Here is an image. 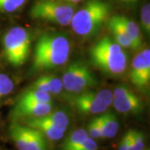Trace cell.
<instances>
[{
	"label": "cell",
	"instance_id": "6da1fadb",
	"mask_svg": "<svg viewBox=\"0 0 150 150\" xmlns=\"http://www.w3.org/2000/svg\"><path fill=\"white\" fill-rule=\"evenodd\" d=\"M69 39L60 33H45L38 38L34 47L31 70L44 72L65 64L70 56Z\"/></svg>",
	"mask_w": 150,
	"mask_h": 150
},
{
	"label": "cell",
	"instance_id": "7a4b0ae2",
	"mask_svg": "<svg viewBox=\"0 0 150 150\" xmlns=\"http://www.w3.org/2000/svg\"><path fill=\"white\" fill-rule=\"evenodd\" d=\"M91 62L108 74L120 75L126 70L128 55L122 46L109 37L97 41L90 49Z\"/></svg>",
	"mask_w": 150,
	"mask_h": 150
},
{
	"label": "cell",
	"instance_id": "3957f363",
	"mask_svg": "<svg viewBox=\"0 0 150 150\" xmlns=\"http://www.w3.org/2000/svg\"><path fill=\"white\" fill-rule=\"evenodd\" d=\"M110 6L103 0H88L75 12L70 21L72 29L79 36H93L108 20Z\"/></svg>",
	"mask_w": 150,
	"mask_h": 150
},
{
	"label": "cell",
	"instance_id": "277c9868",
	"mask_svg": "<svg viewBox=\"0 0 150 150\" xmlns=\"http://www.w3.org/2000/svg\"><path fill=\"white\" fill-rule=\"evenodd\" d=\"M3 49L6 61L13 67H20L28 59L31 49V35L22 27H13L3 39Z\"/></svg>",
	"mask_w": 150,
	"mask_h": 150
},
{
	"label": "cell",
	"instance_id": "5b68a950",
	"mask_svg": "<svg viewBox=\"0 0 150 150\" xmlns=\"http://www.w3.org/2000/svg\"><path fill=\"white\" fill-rule=\"evenodd\" d=\"M75 13L74 6L56 0H37L30 9L33 19L67 26Z\"/></svg>",
	"mask_w": 150,
	"mask_h": 150
},
{
	"label": "cell",
	"instance_id": "8992f818",
	"mask_svg": "<svg viewBox=\"0 0 150 150\" xmlns=\"http://www.w3.org/2000/svg\"><path fill=\"white\" fill-rule=\"evenodd\" d=\"M112 92L109 89L99 91L86 90L74 93L69 99V103L82 115H96L106 112L112 104Z\"/></svg>",
	"mask_w": 150,
	"mask_h": 150
},
{
	"label": "cell",
	"instance_id": "52a82bcc",
	"mask_svg": "<svg viewBox=\"0 0 150 150\" xmlns=\"http://www.w3.org/2000/svg\"><path fill=\"white\" fill-rule=\"evenodd\" d=\"M64 89L71 93H79L98 85V81L88 65L81 61L71 63L62 76Z\"/></svg>",
	"mask_w": 150,
	"mask_h": 150
},
{
	"label": "cell",
	"instance_id": "ba28073f",
	"mask_svg": "<svg viewBox=\"0 0 150 150\" xmlns=\"http://www.w3.org/2000/svg\"><path fill=\"white\" fill-rule=\"evenodd\" d=\"M9 136L18 150H50L48 139L40 131L18 122L10 125Z\"/></svg>",
	"mask_w": 150,
	"mask_h": 150
},
{
	"label": "cell",
	"instance_id": "9c48e42d",
	"mask_svg": "<svg viewBox=\"0 0 150 150\" xmlns=\"http://www.w3.org/2000/svg\"><path fill=\"white\" fill-rule=\"evenodd\" d=\"M129 79L141 92L149 90L150 84V49L145 48L137 54L132 61Z\"/></svg>",
	"mask_w": 150,
	"mask_h": 150
},
{
	"label": "cell",
	"instance_id": "30bf717a",
	"mask_svg": "<svg viewBox=\"0 0 150 150\" xmlns=\"http://www.w3.org/2000/svg\"><path fill=\"white\" fill-rule=\"evenodd\" d=\"M112 104L121 113H139L144 108L142 100L129 88L125 85L118 86L112 93Z\"/></svg>",
	"mask_w": 150,
	"mask_h": 150
},
{
	"label": "cell",
	"instance_id": "8fae6325",
	"mask_svg": "<svg viewBox=\"0 0 150 150\" xmlns=\"http://www.w3.org/2000/svg\"><path fill=\"white\" fill-rule=\"evenodd\" d=\"M53 110V103H16L13 107L11 118L13 122L18 121L23 118H31L42 117Z\"/></svg>",
	"mask_w": 150,
	"mask_h": 150
},
{
	"label": "cell",
	"instance_id": "7c38bea8",
	"mask_svg": "<svg viewBox=\"0 0 150 150\" xmlns=\"http://www.w3.org/2000/svg\"><path fill=\"white\" fill-rule=\"evenodd\" d=\"M21 123L40 131L48 139V140L51 141L62 139L66 132L51 123L43 121L40 118H23L21 119Z\"/></svg>",
	"mask_w": 150,
	"mask_h": 150
},
{
	"label": "cell",
	"instance_id": "4fadbf2b",
	"mask_svg": "<svg viewBox=\"0 0 150 150\" xmlns=\"http://www.w3.org/2000/svg\"><path fill=\"white\" fill-rule=\"evenodd\" d=\"M30 88L46 92L49 94H59L63 91L62 80L54 75H43L34 81Z\"/></svg>",
	"mask_w": 150,
	"mask_h": 150
},
{
	"label": "cell",
	"instance_id": "5bb4252c",
	"mask_svg": "<svg viewBox=\"0 0 150 150\" xmlns=\"http://www.w3.org/2000/svg\"><path fill=\"white\" fill-rule=\"evenodd\" d=\"M108 26L111 31L113 37L115 38V42L118 43L120 46L124 48H132L136 49L134 43L129 38L124 28L118 22L117 17L112 16L108 20Z\"/></svg>",
	"mask_w": 150,
	"mask_h": 150
},
{
	"label": "cell",
	"instance_id": "9a60e30c",
	"mask_svg": "<svg viewBox=\"0 0 150 150\" xmlns=\"http://www.w3.org/2000/svg\"><path fill=\"white\" fill-rule=\"evenodd\" d=\"M102 139H112L118 134L119 129L118 118L112 112H104L99 115Z\"/></svg>",
	"mask_w": 150,
	"mask_h": 150
},
{
	"label": "cell",
	"instance_id": "2e32d148",
	"mask_svg": "<svg viewBox=\"0 0 150 150\" xmlns=\"http://www.w3.org/2000/svg\"><path fill=\"white\" fill-rule=\"evenodd\" d=\"M88 137L86 129L82 128L75 129L66 137L60 147V150H78Z\"/></svg>",
	"mask_w": 150,
	"mask_h": 150
},
{
	"label": "cell",
	"instance_id": "e0dca14e",
	"mask_svg": "<svg viewBox=\"0 0 150 150\" xmlns=\"http://www.w3.org/2000/svg\"><path fill=\"white\" fill-rule=\"evenodd\" d=\"M116 17L118 22L122 24V26L124 28L127 33L129 34V38H131L133 43H134L136 49L140 48L142 45V36H141L139 27L138 26V24L126 17L119 16V15H117Z\"/></svg>",
	"mask_w": 150,
	"mask_h": 150
},
{
	"label": "cell",
	"instance_id": "ac0fdd59",
	"mask_svg": "<svg viewBox=\"0 0 150 150\" xmlns=\"http://www.w3.org/2000/svg\"><path fill=\"white\" fill-rule=\"evenodd\" d=\"M51 101V94L42 90L29 88L22 94L17 103H50Z\"/></svg>",
	"mask_w": 150,
	"mask_h": 150
},
{
	"label": "cell",
	"instance_id": "d6986e66",
	"mask_svg": "<svg viewBox=\"0 0 150 150\" xmlns=\"http://www.w3.org/2000/svg\"><path fill=\"white\" fill-rule=\"evenodd\" d=\"M26 0H0V12L13 13L20 9Z\"/></svg>",
	"mask_w": 150,
	"mask_h": 150
},
{
	"label": "cell",
	"instance_id": "ffe728a7",
	"mask_svg": "<svg viewBox=\"0 0 150 150\" xmlns=\"http://www.w3.org/2000/svg\"><path fill=\"white\" fill-rule=\"evenodd\" d=\"M14 89V83L5 74H0V98L5 97Z\"/></svg>",
	"mask_w": 150,
	"mask_h": 150
},
{
	"label": "cell",
	"instance_id": "44dd1931",
	"mask_svg": "<svg viewBox=\"0 0 150 150\" xmlns=\"http://www.w3.org/2000/svg\"><path fill=\"white\" fill-rule=\"evenodd\" d=\"M144 149V134L141 131L132 129V137L129 150Z\"/></svg>",
	"mask_w": 150,
	"mask_h": 150
},
{
	"label": "cell",
	"instance_id": "7402d4cb",
	"mask_svg": "<svg viewBox=\"0 0 150 150\" xmlns=\"http://www.w3.org/2000/svg\"><path fill=\"white\" fill-rule=\"evenodd\" d=\"M87 132H88V136L93 139H102V130H101L100 121H99L98 116L93 118L88 123Z\"/></svg>",
	"mask_w": 150,
	"mask_h": 150
},
{
	"label": "cell",
	"instance_id": "603a6c76",
	"mask_svg": "<svg viewBox=\"0 0 150 150\" xmlns=\"http://www.w3.org/2000/svg\"><path fill=\"white\" fill-rule=\"evenodd\" d=\"M141 23L145 33H150V4H146L143 6L141 10Z\"/></svg>",
	"mask_w": 150,
	"mask_h": 150
},
{
	"label": "cell",
	"instance_id": "cb8c5ba5",
	"mask_svg": "<svg viewBox=\"0 0 150 150\" xmlns=\"http://www.w3.org/2000/svg\"><path fill=\"white\" fill-rule=\"evenodd\" d=\"M131 137H132V129L129 130L123 135L118 150H129L130 142H131Z\"/></svg>",
	"mask_w": 150,
	"mask_h": 150
},
{
	"label": "cell",
	"instance_id": "d4e9b609",
	"mask_svg": "<svg viewBox=\"0 0 150 150\" xmlns=\"http://www.w3.org/2000/svg\"><path fill=\"white\" fill-rule=\"evenodd\" d=\"M78 150H98V144L95 139L88 137Z\"/></svg>",
	"mask_w": 150,
	"mask_h": 150
},
{
	"label": "cell",
	"instance_id": "484cf974",
	"mask_svg": "<svg viewBox=\"0 0 150 150\" xmlns=\"http://www.w3.org/2000/svg\"><path fill=\"white\" fill-rule=\"evenodd\" d=\"M56 1H59V2H62V3H66V4H77V3H79L83 0H56Z\"/></svg>",
	"mask_w": 150,
	"mask_h": 150
},
{
	"label": "cell",
	"instance_id": "4316f807",
	"mask_svg": "<svg viewBox=\"0 0 150 150\" xmlns=\"http://www.w3.org/2000/svg\"><path fill=\"white\" fill-rule=\"evenodd\" d=\"M121 2H124V3H133V2H135L136 0H119Z\"/></svg>",
	"mask_w": 150,
	"mask_h": 150
},
{
	"label": "cell",
	"instance_id": "83f0119b",
	"mask_svg": "<svg viewBox=\"0 0 150 150\" xmlns=\"http://www.w3.org/2000/svg\"><path fill=\"white\" fill-rule=\"evenodd\" d=\"M144 150H149V149H144Z\"/></svg>",
	"mask_w": 150,
	"mask_h": 150
}]
</instances>
